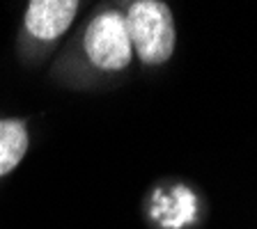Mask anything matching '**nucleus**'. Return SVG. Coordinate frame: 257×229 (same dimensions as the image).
<instances>
[{
	"label": "nucleus",
	"mask_w": 257,
	"mask_h": 229,
	"mask_svg": "<svg viewBox=\"0 0 257 229\" xmlns=\"http://www.w3.org/2000/svg\"><path fill=\"white\" fill-rule=\"evenodd\" d=\"M126 28L143 62L161 64L170 60L175 51V23L168 5L156 0H138L128 7Z\"/></svg>",
	"instance_id": "f257e3e1"
},
{
	"label": "nucleus",
	"mask_w": 257,
	"mask_h": 229,
	"mask_svg": "<svg viewBox=\"0 0 257 229\" xmlns=\"http://www.w3.org/2000/svg\"><path fill=\"white\" fill-rule=\"evenodd\" d=\"M85 51L94 67L106 71H119L131 62V37L126 19L117 12H103L87 26Z\"/></svg>",
	"instance_id": "f03ea898"
},
{
	"label": "nucleus",
	"mask_w": 257,
	"mask_h": 229,
	"mask_svg": "<svg viewBox=\"0 0 257 229\" xmlns=\"http://www.w3.org/2000/svg\"><path fill=\"white\" fill-rule=\"evenodd\" d=\"M76 12V0H35L28 7L26 28L37 39H58L71 26Z\"/></svg>",
	"instance_id": "7ed1b4c3"
},
{
	"label": "nucleus",
	"mask_w": 257,
	"mask_h": 229,
	"mask_svg": "<svg viewBox=\"0 0 257 229\" xmlns=\"http://www.w3.org/2000/svg\"><path fill=\"white\" fill-rule=\"evenodd\" d=\"M28 149L26 126L16 119H3L0 122V176L12 172Z\"/></svg>",
	"instance_id": "20e7f679"
}]
</instances>
